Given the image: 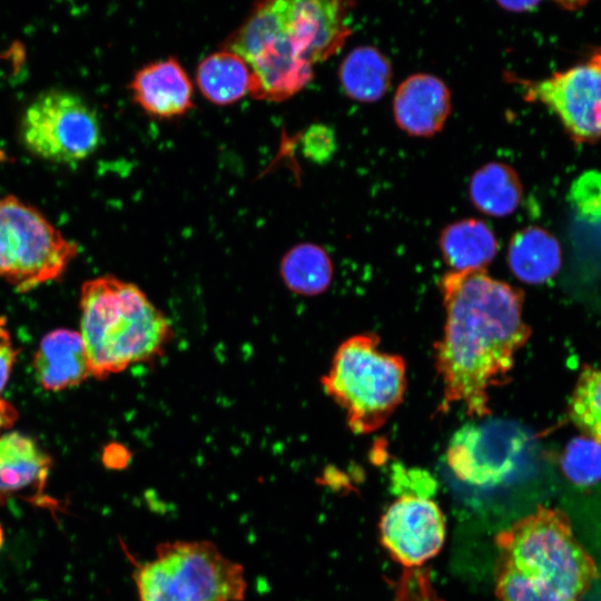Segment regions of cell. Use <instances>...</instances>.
Instances as JSON below:
<instances>
[{
    "instance_id": "30",
    "label": "cell",
    "mask_w": 601,
    "mask_h": 601,
    "mask_svg": "<svg viewBox=\"0 0 601 601\" xmlns=\"http://www.w3.org/2000/svg\"><path fill=\"white\" fill-rule=\"evenodd\" d=\"M2 543H3V530H2V528L0 525V549L2 546Z\"/></svg>"
},
{
    "instance_id": "16",
    "label": "cell",
    "mask_w": 601,
    "mask_h": 601,
    "mask_svg": "<svg viewBox=\"0 0 601 601\" xmlns=\"http://www.w3.org/2000/svg\"><path fill=\"white\" fill-rule=\"evenodd\" d=\"M439 248L452 270L485 268L496 256L499 242L484 220L465 218L441 230Z\"/></svg>"
},
{
    "instance_id": "14",
    "label": "cell",
    "mask_w": 601,
    "mask_h": 601,
    "mask_svg": "<svg viewBox=\"0 0 601 601\" xmlns=\"http://www.w3.org/2000/svg\"><path fill=\"white\" fill-rule=\"evenodd\" d=\"M33 371L38 383L52 392L78 386L91 376L80 333L58 328L45 335L35 353Z\"/></svg>"
},
{
    "instance_id": "2",
    "label": "cell",
    "mask_w": 601,
    "mask_h": 601,
    "mask_svg": "<svg viewBox=\"0 0 601 601\" xmlns=\"http://www.w3.org/2000/svg\"><path fill=\"white\" fill-rule=\"evenodd\" d=\"M356 6L357 0H260L223 47L248 65L252 97L284 101L312 81L316 63L343 48Z\"/></svg>"
},
{
    "instance_id": "4",
    "label": "cell",
    "mask_w": 601,
    "mask_h": 601,
    "mask_svg": "<svg viewBox=\"0 0 601 601\" xmlns=\"http://www.w3.org/2000/svg\"><path fill=\"white\" fill-rule=\"evenodd\" d=\"M80 312V335L97 380L154 359L174 334L170 321L137 285L114 275L81 285Z\"/></svg>"
},
{
    "instance_id": "9",
    "label": "cell",
    "mask_w": 601,
    "mask_h": 601,
    "mask_svg": "<svg viewBox=\"0 0 601 601\" xmlns=\"http://www.w3.org/2000/svg\"><path fill=\"white\" fill-rule=\"evenodd\" d=\"M505 77L518 85L525 101L540 102L552 111L578 144L601 139V50L543 79Z\"/></svg>"
},
{
    "instance_id": "17",
    "label": "cell",
    "mask_w": 601,
    "mask_h": 601,
    "mask_svg": "<svg viewBox=\"0 0 601 601\" xmlns=\"http://www.w3.org/2000/svg\"><path fill=\"white\" fill-rule=\"evenodd\" d=\"M196 81L207 100L226 106L237 102L250 92L252 73L242 57L221 49L199 62Z\"/></svg>"
},
{
    "instance_id": "3",
    "label": "cell",
    "mask_w": 601,
    "mask_h": 601,
    "mask_svg": "<svg viewBox=\"0 0 601 601\" xmlns=\"http://www.w3.org/2000/svg\"><path fill=\"white\" fill-rule=\"evenodd\" d=\"M495 593L500 601H579L599 578L560 510H536L495 538Z\"/></svg>"
},
{
    "instance_id": "27",
    "label": "cell",
    "mask_w": 601,
    "mask_h": 601,
    "mask_svg": "<svg viewBox=\"0 0 601 601\" xmlns=\"http://www.w3.org/2000/svg\"><path fill=\"white\" fill-rule=\"evenodd\" d=\"M502 8L511 12H524L536 7L541 0H495Z\"/></svg>"
},
{
    "instance_id": "29",
    "label": "cell",
    "mask_w": 601,
    "mask_h": 601,
    "mask_svg": "<svg viewBox=\"0 0 601 601\" xmlns=\"http://www.w3.org/2000/svg\"><path fill=\"white\" fill-rule=\"evenodd\" d=\"M11 57V52H7V53H0V62L3 61V60H7L8 58Z\"/></svg>"
},
{
    "instance_id": "25",
    "label": "cell",
    "mask_w": 601,
    "mask_h": 601,
    "mask_svg": "<svg viewBox=\"0 0 601 601\" xmlns=\"http://www.w3.org/2000/svg\"><path fill=\"white\" fill-rule=\"evenodd\" d=\"M16 358L17 349L13 348L8 335L0 327V393L9 380Z\"/></svg>"
},
{
    "instance_id": "8",
    "label": "cell",
    "mask_w": 601,
    "mask_h": 601,
    "mask_svg": "<svg viewBox=\"0 0 601 601\" xmlns=\"http://www.w3.org/2000/svg\"><path fill=\"white\" fill-rule=\"evenodd\" d=\"M19 137L37 158L76 165L99 147L101 126L96 110L81 96L50 89L39 93L24 109Z\"/></svg>"
},
{
    "instance_id": "19",
    "label": "cell",
    "mask_w": 601,
    "mask_h": 601,
    "mask_svg": "<svg viewBox=\"0 0 601 601\" xmlns=\"http://www.w3.org/2000/svg\"><path fill=\"white\" fill-rule=\"evenodd\" d=\"M473 206L492 217L511 215L521 204L523 186L519 174L509 164L491 161L477 168L469 183Z\"/></svg>"
},
{
    "instance_id": "6",
    "label": "cell",
    "mask_w": 601,
    "mask_h": 601,
    "mask_svg": "<svg viewBox=\"0 0 601 601\" xmlns=\"http://www.w3.org/2000/svg\"><path fill=\"white\" fill-rule=\"evenodd\" d=\"M139 601H242L247 590L242 564L210 541H168L135 572Z\"/></svg>"
},
{
    "instance_id": "18",
    "label": "cell",
    "mask_w": 601,
    "mask_h": 601,
    "mask_svg": "<svg viewBox=\"0 0 601 601\" xmlns=\"http://www.w3.org/2000/svg\"><path fill=\"white\" fill-rule=\"evenodd\" d=\"M393 70L390 60L376 48L353 49L343 59L338 79L346 96L358 102H375L390 89Z\"/></svg>"
},
{
    "instance_id": "24",
    "label": "cell",
    "mask_w": 601,
    "mask_h": 601,
    "mask_svg": "<svg viewBox=\"0 0 601 601\" xmlns=\"http://www.w3.org/2000/svg\"><path fill=\"white\" fill-rule=\"evenodd\" d=\"M302 147L305 157L318 164L326 162L336 150L335 134L325 125H313L303 134Z\"/></svg>"
},
{
    "instance_id": "22",
    "label": "cell",
    "mask_w": 601,
    "mask_h": 601,
    "mask_svg": "<svg viewBox=\"0 0 601 601\" xmlns=\"http://www.w3.org/2000/svg\"><path fill=\"white\" fill-rule=\"evenodd\" d=\"M564 475L580 486L592 485L601 480V444L589 436L571 440L561 456Z\"/></svg>"
},
{
    "instance_id": "20",
    "label": "cell",
    "mask_w": 601,
    "mask_h": 601,
    "mask_svg": "<svg viewBox=\"0 0 601 601\" xmlns=\"http://www.w3.org/2000/svg\"><path fill=\"white\" fill-rule=\"evenodd\" d=\"M280 276L285 286L304 296L324 293L333 278V263L327 252L312 243L292 247L282 258Z\"/></svg>"
},
{
    "instance_id": "7",
    "label": "cell",
    "mask_w": 601,
    "mask_h": 601,
    "mask_svg": "<svg viewBox=\"0 0 601 601\" xmlns=\"http://www.w3.org/2000/svg\"><path fill=\"white\" fill-rule=\"evenodd\" d=\"M78 255L40 210L13 195L0 196V278L18 292L58 279Z\"/></svg>"
},
{
    "instance_id": "15",
    "label": "cell",
    "mask_w": 601,
    "mask_h": 601,
    "mask_svg": "<svg viewBox=\"0 0 601 601\" xmlns=\"http://www.w3.org/2000/svg\"><path fill=\"white\" fill-rule=\"evenodd\" d=\"M506 258L518 279L538 285L558 274L562 264V252L559 240L546 229L528 226L511 237Z\"/></svg>"
},
{
    "instance_id": "5",
    "label": "cell",
    "mask_w": 601,
    "mask_h": 601,
    "mask_svg": "<svg viewBox=\"0 0 601 601\" xmlns=\"http://www.w3.org/2000/svg\"><path fill=\"white\" fill-rule=\"evenodd\" d=\"M376 334H358L336 349L321 383L325 393L346 414L348 428L357 435L380 430L401 405L406 390L402 356L378 348Z\"/></svg>"
},
{
    "instance_id": "26",
    "label": "cell",
    "mask_w": 601,
    "mask_h": 601,
    "mask_svg": "<svg viewBox=\"0 0 601 601\" xmlns=\"http://www.w3.org/2000/svg\"><path fill=\"white\" fill-rule=\"evenodd\" d=\"M17 418L14 406L0 397V433L11 427Z\"/></svg>"
},
{
    "instance_id": "13",
    "label": "cell",
    "mask_w": 601,
    "mask_h": 601,
    "mask_svg": "<svg viewBox=\"0 0 601 601\" xmlns=\"http://www.w3.org/2000/svg\"><path fill=\"white\" fill-rule=\"evenodd\" d=\"M51 460L30 436L19 432L0 436V505L13 497L40 503Z\"/></svg>"
},
{
    "instance_id": "1",
    "label": "cell",
    "mask_w": 601,
    "mask_h": 601,
    "mask_svg": "<svg viewBox=\"0 0 601 601\" xmlns=\"http://www.w3.org/2000/svg\"><path fill=\"white\" fill-rule=\"evenodd\" d=\"M445 309L434 345L443 395L439 412L463 405L471 417L491 414L490 391L510 381L515 354L531 336L523 292L485 268L450 270L439 280Z\"/></svg>"
},
{
    "instance_id": "23",
    "label": "cell",
    "mask_w": 601,
    "mask_h": 601,
    "mask_svg": "<svg viewBox=\"0 0 601 601\" xmlns=\"http://www.w3.org/2000/svg\"><path fill=\"white\" fill-rule=\"evenodd\" d=\"M570 199L579 217L601 225V174L587 173L571 187Z\"/></svg>"
},
{
    "instance_id": "11",
    "label": "cell",
    "mask_w": 601,
    "mask_h": 601,
    "mask_svg": "<svg viewBox=\"0 0 601 601\" xmlns=\"http://www.w3.org/2000/svg\"><path fill=\"white\" fill-rule=\"evenodd\" d=\"M392 108L401 130L412 137H432L443 129L451 114V91L439 77L411 75L396 88Z\"/></svg>"
},
{
    "instance_id": "28",
    "label": "cell",
    "mask_w": 601,
    "mask_h": 601,
    "mask_svg": "<svg viewBox=\"0 0 601 601\" xmlns=\"http://www.w3.org/2000/svg\"><path fill=\"white\" fill-rule=\"evenodd\" d=\"M553 1L564 9L574 10V9H579L583 7L591 0H553Z\"/></svg>"
},
{
    "instance_id": "21",
    "label": "cell",
    "mask_w": 601,
    "mask_h": 601,
    "mask_svg": "<svg viewBox=\"0 0 601 601\" xmlns=\"http://www.w3.org/2000/svg\"><path fill=\"white\" fill-rule=\"evenodd\" d=\"M571 421L589 437L601 444V370L585 366L569 402Z\"/></svg>"
},
{
    "instance_id": "10",
    "label": "cell",
    "mask_w": 601,
    "mask_h": 601,
    "mask_svg": "<svg viewBox=\"0 0 601 601\" xmlns=\"http://www.w3.org/2000/svg\"><path fill=\"white\" fill-rule=\"evenodd\" d=\"M380 539L391 558L411 574L441 551L445 540L444 514L427 494L403 493L381 518Z\"/></svg>"
},
{
    "instance_id": "12",
    "label": "cell",
    "mask_w": 601,
    "mask_h": 601,
    "mask_svg": "<svg viewBox=\"0 0 601 601\" xmlns=\"http://www.w3.org/2000/svg\"><path fill=\"white\" fill-rule=\"evenodd\" d=\"M134 101L149 116L171 119L193 108V83L174 58L140 68L129 83Z\"/></svg>"
}]
</instances>
